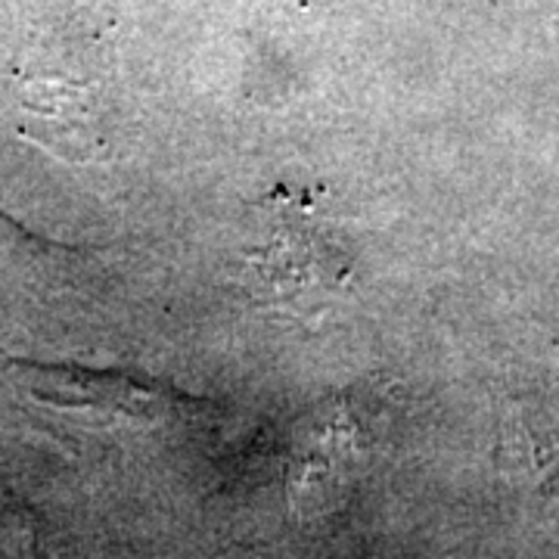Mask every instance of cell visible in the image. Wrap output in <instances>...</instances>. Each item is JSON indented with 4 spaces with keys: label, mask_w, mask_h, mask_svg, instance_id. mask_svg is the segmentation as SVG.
<instances>
[{
    "label": "cell",
    "mask_w": 559,
    "mask_h": 559,
    "mask_svg": "<svg viewBox=\"0 0 559 559\" xmlns=\"http://www.w3.org/2000/svg\"><path fill=\"white\" fill-rule=\"evenodd\" d=\"M246 271L259 296L296 299L336 289L352 274V252L311 205L271 202L246 246Z\"/></svg>",
    "instance_id": "cell-1"
}]
</instances>
